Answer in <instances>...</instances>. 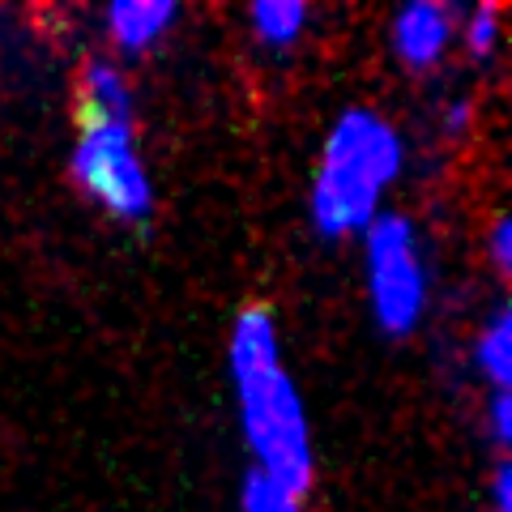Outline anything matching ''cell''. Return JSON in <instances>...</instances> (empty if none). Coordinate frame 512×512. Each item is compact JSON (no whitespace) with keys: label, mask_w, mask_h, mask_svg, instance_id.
I'll use <instances>...</instances> for the list:
<instances>
[{"label":"cell","mask_w":512,"mask_h":512,"mask_svg":"<svg viewBox=\"0 0 512 512\" xmlns=\"http://www.w3.org/2000/svg\"><path fill=\"white\" fill-rule=\"evenodd\" d=\"M231 389L239 406V427L252 453V470L308 495L316 478L312 423L295 389V376L282 355V333L269 308L252 303L235 316L231 329Z\"/></svg>","instance_id":"1"},{"label":"cell","mask_w":512,"mask_h":512,"mask_svg":"<svg viewBox=\"0 0 512 512\" xmlns=\"http://www.w3.org/2000/svg\"><path fill=\"white\" fill-rule=\"evenodd\" d=\"M69 167L73 184L116 222L141 227L154 214V180L133 141V90L116 64H86L82 137L73 146Z\"/></svg>","instance_id":"2"},{"label":"cell","mask_w":512,"mask_h":512,"mask_svg":"<svg viewBox=\"0 0 512 512\" xmlns=\"http://www.w3.org/2000/svg\"><path fill=\"white\" fill-rule=\"evenodd\" d=\"M402 137L397 128L367 107H350L329 128L312 180L308 214L316 235L342 239L359 235L380 218V201L402 175Z\"/></svg>","instance_id":"3"},{"label":"cell","mask_w":512,"mask_h":512,"mask_svg":"<svg viewBox=\"0 0 512 512\" xmlns=\"http://www.w3.org/2000/svg\"><path fill=\"white\" fill-rule=\"evenodd\" d=\"M363 265H367V299L380 333L406 338L423 325L431 274L414 222L402 214H380L363 231Z\"/></svg>","instance_id":"4"},{"label":"cell","mask_w":512,"mask_h":512,"mask_svg":"<svg viewBox=\"0 0 512 512\" xmlns=\"http://www.w3.org/2000/svg\"><path fill=\"white\" fill-rule=\"evenodd\" d=\"M453 39H457V13L448 5L419 0V5H406L393 18V52L414 73H427L453 47Z\"/></svg>","instance_id":"5"},{"label":"cell","mask_w":512,"mask_h":512,"mask_svg":"<svg viewBox=\"0 0 512 512\" xmlns=\"http://www.w3.org/2000/svg\"><path fill=\"white\" fill-rule=\"evenodd\" d=\"M180 9L167 5V0H124V5L107 9V35L120 52L137 56L150 52V47L167 35V26H175Z\"/></svg>","instance_id":"6"},{"label":"cell","mask_w":512,"mask_h":512,"mask_svg":"<svg viewBox=\"0 0 512 512\" xmlns=\"http://www.w3.org/2000/svg\"><path fill=\"white\" fill-rule=\"evenodd\" d=\"M308 18H312L308 5H299V0H261V5H252V13H248L256 43L269 47V52H282V47L299 43Z\"/></svg>","instance_id":"7"},{"label":"cell","mask_w":512,"mask_h":512,"mask_svg":"<svg viewBox=\"0 0 512 512\" xmlns=\"http://www.w3.org/2000/svg\"><path fill=\"white\" fill-rule=\"evenodd\" d=\"M474 367L491 380V389H508L512 380V320L508 312H495L474 342Z\"/></svg>","instance_id":"8"},{"label":"cell","mask_w":512,"mask_h":512,"mask_svg":"<svg viewBox=\"0 0 512 512\" xmlns=\"http://www.w3.org/2000/svg\"><path fill=\"white\" fill-rule=\"evenodd\" d=\"M239 512H303V495L252 470L239 487Z\"/></svg>","instance_id":"9"},{"label":"cell","mask_w":512,"mask_h":512,"mask_svg":"<svg viewBox=\"0 0 512 512\" xmlns=\"http://www.w3.org/2000/svg\"><path fill=\"white\" fill-rule=\"evenodd\" d=\"M457 35L474 60H487L500 47V5H478L457 18Z\"/></svg>","instance_id":"10"},{"label":"cell","mask_w":512,"mask_h":512,"mask_svg":"<svg viewBox=\"0 0 512 512\" xmlns=\"http://www.w3.org/2000/svg\"><path fill=\"white\" fill-rule=\"evenodd\" d=\"M487 419H491V440H495V448H508V444H512V397H508V389H495V393H491Z\"/></svg>","instance_id":"11"},{"label":"cell","mask_w":512,"mask_h":512,"mask_svg":"<svg viewBox=\"0 0 512 512\" xmlns=\"http://www.w3.org/2000/svg\"><path fill=\"white\" fill-rule=\"evenodd\" d=\"M491 265H495L500 278L512 274V227H508V218H495V227H491Z\"/></svg>","instance_id":"12"},{"label":"cell","mask_w":512,"mask_h":512,"mask_svg":"<svg viewBox=\"0 0 512 512\" xmlns=\"http://www.w3.org/2000/svg\"><path fill=\"white\" fill-rule=\"evenodd\" d=\"M491 512H512V470H508V461L495 466V478H491Z\"/></svg>","instance_id":"13"},{"label":"cell","mask_w":512,"mask_h":512,"mask_svg":"<svg viewBox=\"0 0 512 512\" xmlns=\"http://www.w3.org/2000/svg\"><path fill=\"white\" fill-rule=\"evenodd\" d=\"M470 124H474V107L466 99H453L444 107V128H448V133H466Z\"/></svg>","instance_id":"14"}]
</instances>
